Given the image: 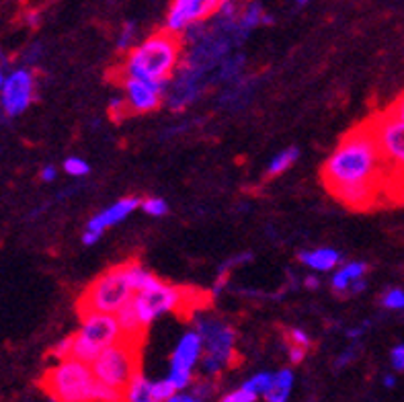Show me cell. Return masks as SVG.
<instances>
[{"label": "cell", "mask_w": 404, "mask_h": 402, "mask_svg": "<svg viewBox=\"0 0 404 402\" xmlns=\"http://www.w3.org/2000/svg\"><path fill=\"white\" fill-rule=\"evenodd\" d=\"M322 185L353 210L373 206L386 189V164L368 122L351 129L320 169Z\"/></svg>", "instance_id": "cell-1"}, {"label": "cell", "mask_w": 404, "mask_h": 402, "mask_svg": "<svg viewBox=\"0 0 404 402\" xmlns=\"http://www.w3.org/2000/svg\"><path fill=\"white\" fill-rule=\"evenodd\" d=\"M125 53L127 55L119 68L122 78L132 76L144 80L169 83L175 76L183 58V37L169 29H162Z\"/></svg>", "instance_id": "cell-2"}, {"label": "cell", "mask_w": 404, "mask_h": 402, "mask_svg": "<svg viewBox=\"0 0 404 402\" xmlns=\"http://www.w3.org/2000/svg\"><path fill=\"white\" fill-rule=\"evenodd\" d=\"M99 380L95 378L92 366L76 357L55 361L41 378V388L52 401L60 402H92Z\"/></svg>", "instance_id": "cell-3"}, {"label": "cell", "mask_w": 404, "mask_h": 402, "mask_svg": "<svg viewBox=\"0 0 404 402\" xmlns=\"http://www.w3.org/2000/svg\"><path fill=\"white\" fill-rule=\"evenodd\" d=\"M132 302L138 310L142 324L148 329L162 314H191L197 308H203V294L191 287L171 285L160 280L156 285L136 292Z\"/></svg>", "instance_id": "cell-4"}, {"label": "cell", "mask_w": 404, "mask_h": 402, "mask_svg": "<svg viewBox=\"0 0 404 402\" xmlns=\"http://www.w3.org/2000/svg\"><path fill=\"white\" fill-rule=\"evenodd\" d=\"M134 294H136V290H134V283L129 277L127 261L119 263V265L107 269L105 273H101L80 294L76 302V312L78 316L87 314V312L115 314L134 297Z\"/></svg>", "instance_id": "cell-5"}, {"label": "cell", "mask_w": 404, "mask_h": 402, "mask_svg": "<svg viewBox=\"0 0 404 402\" xmlns=\"http://www.w3.org/2000/svg\"><path fill=\"white\" fill-rule=\"evenodd\" d=\"M195 331L203 341V355L199 361L201 369L206 378L213 380L236 359V331L213 316H199L195 320Z\"/></svg>", "instance_id": "cell-6"}, {"label": "cell", "mask_w": 404, "mask_h": 402, "mask_svg": "<svg viewBox=\"0 0 404 402\" xmlns=\"http://www.w3.org/2000/svg\"><path fill=\"white\" fill-rule=\"evenodd\" d=\"M140 351L142 343L122 337L92 359L95 378L123 394L125 386L140 371Z\"/></svg>", "instance_id": "cell-7"}, {"label": "cell", "mask_w": 404, "mask_h": 402, "mask_svg": "<svg viewBox=\"0 0 404 402\" xmlns=\"http://www.w3.org/2000/svg\"><path fill=\"white\" fill-rule=\"evenodd\" d=\"M122 339L117 316L109 312H87L80 316V329L70 334V357L92 364V359L109 345Z\"/></svg>", "instance_id": "cell-8"}, {"label": "cell", "mask_w": 404, "mask_h": 402, "mask_svg": "<svg viewBox=\"0 0 404 402\" xmlns=\"http://www.w3.org/2000/svg\"><path fill=\"white\" fill-rule=\"evenodd\" d=\"M386 164V187L394 181H404V120L388 113H376L368 120Z\"/></svg>", "instance_id": "cell-9"}, {"label": "cell", "mask_w": 404, "mask_h": 402, "mask_svg": "<svg viewBox=\"0 0 404 402\" xmlns=\"http://www.w3.org/2000/svg\"><path fill=\"white\" fill-rule=\"evenodd\" d=\"M36 99V76L27 68H17L4 76L0 90V109L6 117L25 113Z\"/></svg>", "instance_id": "cell-10"}, {"label": "cell", "mask_w": 404, "mask_h": 402, "mask_svg": "<svg viewBox=\"0 0 404 402\" xmlns=\"http://www.w3.org/2000/svg\"><path fill=\"white\" fill-rule=\"evenodd\" d=\"M222 2L224 0H171L164 29L183 36L187 27L210 18L211 15H218Z\"/></svg>", "instance_id": "cell-11"}, {"label": "cell", "mask_w": 404, "mask_h": 402, "mask_svg": "<svg viewBox=\"0 0 404 402\" xmlns=\"http://www.w3.org/2000/svg\"><path fill=\"white\" fill-rule=\"evenodd\" d=\"M122 85L123 90H125V103H127V109H129V115L152 113L164 101L166 83L125 76V78H122Z\"/></svg>", "instance_id": "cell-12"}, {"label": "cell", "mask_w": 404, "mask_h": 402, "mask_svg": "<svg viewBox=\"0 0 404 402\" xmlns=\"http://www.w3.org/2000/svg\"><path fill=\"white\" fill-rule=\"evenodd\" d=\"M201 87H203V70L185 64L175 83L173 85L166 83L164 97L169 99V105L173 109H183L197 99V95L201 92Z\"/></svg>", "instance_id": "cell-13"}, {"label": "cell", "mask_w": 404, "mask_h": 402, "mask_svg": "<svg viewBox=\"0 0 404 402\" xmlns=\"http://www.w3.org/2000/svg\"><path fill=\"white\" fill-rule=\"evenodd\" d=\"M138 208H140V199H138V197H123V199H117V201L111 203L109 208L101 210L99 213H95L87 222V230L97 232V234L103 236L105 230L122 224L123 220H127Z\"/></svg>", "instance_id": "cell-14"}, {"label": "cell", "mask_w": 404, "mask_h": 402, "mask_svg": "<svg viewBox=\"0 0 404 402\" xmlns=\"http://www.w3.org/2000/svg\"><path fill=\"white\" fill-rule=\"evenodd\" d=\"M201 355H203L201 334L197 331H187L179 339L175 351H173V357H171V364H179V366L195 369L201 361Z\"/></svg>", "instance_id": "cell-15"}, {"label": "cell", "mask_w": 404, "mask_h": 402, "mask_svg": "<svg viewBox=\"0 0 404 402\" xmlns=\"http://www.w3.org/2000/svg\"><path fill=\"white\" fill-rule=\"evenodd\" d=\"M298 259L308 269L318 271V273H326V271H333L336 265H341V253L334 248H329V246H322V248H312V250H302Z\"/></svg>", "instance_id": "cell-16"}, {"label": "cell", "mask_w": 404, "mask_h": 402, "mask_svg": "<svg viewBox=\"0 0 404 402\" xmlns=\"http://www.w3.org/2000/svg\"><path fill=\"white\" fill-rule=\"evenodd\" d=\"M366 273H368V263L363 261L345 263V265H341V267L334 271L333 280H331V287H333L334 294L345 296V294H349V287H351L353 281L366 277Z\"/></svg>", "instance_id": "cell-17"}, {"label": "cell", "mask_w": 404, "mask_h": 402, "mask_svg": "<svg viewBox=\"0 0 404 402\" xmlns=\"http://www.w3.org/2000/svg\"><path fill=\"white\" fill-rule=\"evenodd\" d=\"M115 316H117V322H119V329H122V337L132 339V341H138V343H144V337H146L148 329L142 324L138 310H136V306H134L132 300L123 308H119L115 312Z\"/></svg>", "instance_id": "cell-18"}, {"label": "cell", "mask_w": 404, "mask_h": 402, "mask_svg": "<svg viewBox=\"0 0 404 402\" xmlns=\"http://www.w3.org/2000/svg\"><path fill=\"white\" fill-rule=\"evenodd\" d=\"M285 345H287V357L292 364H302L312 347V341L308 332L302 329H287L285 332Z\"/></svg>", "instance_id": "cell-19"}, {"label": "cell", "mask_w": 404, "mask_h": 402, "mask_svg": "<svg viewBox=\"0 0 404 402\" xmlns=\"http://www.w3.org/2000/svg\"><path fill=\"white\" fill-rule=\"evenodd\" d=\"M294 390V371L292 369H280L273 376V386L265 394L263 398L267 402H287Z\"/></svg>", "instance_id": "cell-20"}, {"label": "cell", "mask_w": 404, "mask_h": 402, "mask_svg": "<svg viewBox=\"0 0 404 402\" xmlns=\"http://www.w3.org/2000/svg\"><path fill=\"white\" fill-rule=\"evenodd\" d=\"M150 386L152 382L138 371L132 380H129V384L125 386V390H123V401H129V402H150Z\"/></svg>", "instance_id": "cell-21"}, {"label": "cell", "mask_w": 404, "mask_h": 402, "mask_svg": "<svg viewBox=\"0 0 404 402\" xmlns=\"http://www.w3.org/2000/svg\"><path fill=\"white\" fill-rule=\"evenodd\" d=\"M299 158V150L296 146H292V148H285L282 150L280 154H275L273 160L269 162V166H267V176H277V175H283L285 171H289L294 164H296V160Z\"/></svg>", "instance_id": "cell-22"}, {"label": "cell", "mask_w": 404, "mask_h": 402, "mask_svg": "<svg viewBox=\"0 0 404 402\" xmlns=\"http://www.w3.org/2000/svg\"><path fill=\"white\" fill-rule=\"evenodd\" d=\"M273 376H275V374H271V371H259V374H255L253 378H248L243 386H245L246 390H250L253 394H257V396L261 398V396H265V394L271 390Z\"/></svg>", "instance_id": "cell-23"}, {"label": "cell", "mask_w": 404, "mask_h": 402, "mask_svg": "<svg viewBox=\"0 0 404 402\" xmlns=\"http://www.w3.org/2000/svg\"><path fill=\"white\" fill-rule=\"evenodd\" d=\"M175 392L176 388L171 384L169 378L156 380V382H152V386H150V402H171Z\"/></svg>", "instance_id": "cell-24"}, {"label": "cell", "mask_w": 404, "mask_h": 402, "mask_svg": "<svg viewBox=\"0 0 404 402\" xmlns=\"http://www.w3.org/2000/svg\"><path fill=\"white\" fill-rule=\"evenodd\" d=\"M142 211L152 218H164L169 213V203L162 197H146L140 201Z\"/></svg>", "instance_id": "cell-25"}, {"label": "cell", "mask_w": 404, "mask_h": 402, "mask_svg": "<svg viewBox=\"0 0 404 402\" xmlns=\"http://www.w3.org/2000/svg\"><path fill=\"white\" fill-rule=\"evenodd\" d=\"M380 304H382L386 310L400 312V310H404V290L403 287H390L386 294L382 296Z\"/></svg>", "instance_id": "cell-26"}, {"label": "cell", "mask_w": 404, "mask_h": 402, "mask_svg": "<svg viewBox=\"0 0 404 402\" xmlns=\"http://www.w3.org/2000/svg\"><path fill=\"white\" fill-rule=\"evenodd\" d=\"M64 173L70 176H76V179H83V176H87L90 173V166H88L87 160H83V158L78 157H70L64 160Z\"/></svg>", "instance_id": "cell-27"}, {"label": "cell", "mask_w": 404, "mask_h": 402, "mask_svg": "<svg viewBox=\"0 0 404 402\" xmlns=\"http://www.w3.org/2000/svg\"><path fill=\"white\" fill-rule=\"evenodd\" d=\"M136 23L134 21H127L122 27V33L117 39V50L119 52H129L134 48V39H136Z\"/></svg>", "instance_id": "cell-28"}, {"label": "cell", "mask_w": 404, "mask_h": 402, "mask_svg": "<svg viewBox=\"0 0 404 402\" xmlns=\"http://www.w3.org/2000/svg\"><path fill=\"white\" fill-rule=\"evenodd\" d=\"M191 388V394L195 396V401H206V398H210L211 394H213V384H211V378H206V380H201V382H195L189 386Z\"/></svg>", "instance_id": "cell-29"}, {"label": "cell", "mask_w": 404, "mask_h": 402, "mask_svg": "<svg viewBox=\"0 0 404 402\" xmlns=\"http://www.w3.org/2000/svg\"><path fill=\"white\" fill-rule=\"evenodd\" d=\"M222 401L224 402H257L259 401V396H257V394H253L250 390H246L245 386H240L238 390H232V392H228L226 396H222Z\"/></svg>", "instance_id": "cell-30"}, {"label": "cell", "mask_w": 404, "mask_h": 402, "mask_svg": "<svg viewBox=\"0 0 404 402\" xmlns=\"http://www.w3.org/2000/svg\"><path fill=\"white\" fill-rule=\"evenodd\" d=\"M390 364H392L394 371H404V343L392 347V351H390Z\"/></svg>", "instance_id": "cell-31"}, {"label": "cell", "mask_w": 404, "mask_h": 402, "mask_svg": "<svg viewBox=\"0 0 404 402\" xmlns=\"http://www.w3.org/2000/svg\"><path fill=\"white\" fill-rule=\"evenodd\" d=\"M355 357H357V347H355V345H353V347H347V349L343 351V353L334 359V367H345L347 364H351Z\"/></svg>", "instance_id": "cell-32"}, {"label": "cell", "mask_w": 404, "mask_h": 402, "mask_svg": "<svg viewBox=\"0 0 404 402\" xmlns=\"http://www.w3.org/2000/svg\"><path fill=\"white\" fill-rule=\"evenodd\" d=\"M386 111L388 113H392V115H396V117H400V120H404V92L386 107Z\"/></svg>", "instance_id": "cell-33"}, {"label": "cell", "mask_w": 404, "mask_h": 402, "mask_svg": "<svg viewBox=\"0 0 404 402\" xmlns=\"http://www.w3.org/2000/svg\"><path fill=\"white\" fill-rule=\"evenodd\" d=\"M55 176H58V169H55L53 164L43 166V169H41V173H39V179H41L43 183H52V181H55Z\"/></svg>", "instance_id": "cell-34"}, {"label": "cell", "mask_w": 404, "mask_h": 402, "mask_svg": "<svg viewBox=\"0 0 404 402\" xmlns=\"http://www.w3.org/2000/svg\"><path fill=\"white\" fill-rule=\"evenodd\" d=\"M368 327H369V322H363L361 327H353V329H349V331H347V337H349L351 341H357V339H361V337L366 334Z\"/></svg>", "instance_id": "cell-35"}, {"label": "cell", "mask_w": 404, "mask_h": 402, "mask_svg": "<svg viewBox=\"0 0 404 402\" xmlns=\"http://www.w3.org/2000/svg\"><path fill=\"white\" fill-rule=\"evenodd\" d=\"M366 287H368V281H366V277H361V280L353 281L351 287H349V294H351V296H357V294L366 292Z\"/></svg>", "instance_id": "cell-36"}, {"label": "cell", "mask_w": 404, "mask_h": 402, "mask_svg": "<svg viewBox=\"0 0 404 402\" xmlns=\"http://www.w3.org/2000/svg\"><path fill=\"white\" fill-rule=\"evenodd\" d=\"M101 240V234H97V232H90V230H85V234H83V243L87 246H92L97 245Z\"/></svg>", "instance_id": "cell-37"}, {"label": "cell", "mask_w": 404, "mask_h": 402, "mask_svg": "<svg viewBox=\"0 0 404 402\" xmlns=\"http://www.w3.org/2000/svg\"><path fill=\"white\" fill-rule=\"evenodd\" d=\"M304 285H306L308 290H318V287H320V280H318L317 275H308V277L304 280Z\"/></svg>", "instance_id": "cell-38"}, {"label": "cell", "mask_w": 404, "mask_h": 402, "mask_svg": "<svg viewBox=\"0 0 404 402\" xmlns=\"http://www.w3.org/2000/svg\"><path fill=\"white\" fill-rule=\"evenodd\" d=\"M394 386H396V376H394V374H388V376H384V388L392 390Z\"/></svg>", "instance_id": "cell-39"}, {"label": "cell", "mask_w": 404, "mask_h": 402, "mask_svg": "<svg viewBox=\"0 0 404 402\" xmlns=\"http://www.w3.org/2000/svg\"><path fill=\"white\" fill-rule=\"evenodd\" d=\"M308 2H310V0H296V4H298V6H306Z\"/></svg>", "instance_id": "cell-40"}, {"label": "cell", "mask_w": 404, "mask_h": 402, "mask_svg": "<svg viewBox=\"0 0 404 402\" xmlns=\"http://www.w3.org/2000/svg\"><path fill=\"white\" fill-rule=\"evenodd\" d=\"M2 83H4V74L0 70V90H2Z\"/></svg>", "instance_id": "cell-41"}]
</instances>
